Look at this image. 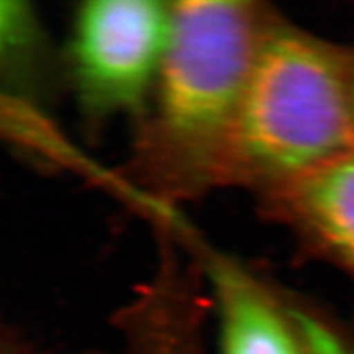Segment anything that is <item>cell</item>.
Wrapping results in <instances>:
<instances>
[{
  "instance_id": "9",
  "label": "cell",
  "mask_w": 354,
  "mask_h": 354,
  "mask_svg": "<svg viewBox=\"0 0 354 354\" xmlns=\"http://www.w3.org/2000/svg\"><path fill=\"white\" fill-rule=\"evenodd\" d=\"M351 95H353V107H354V51H351Z\"/></svg>"
},
{
  "instance_id": "1",
  "label": "cell",
  "mask_w": 354,
  "mask_h": 354,
  "mask_svg": "<svg viewBox=\"0 0 354 354\" xmlns=\"http://www.w3.org/2000/svg\"><path fill=\"white\" fill-rule=\"evenodd\" d=\"M271 10L254 2H172L171 32L131 172L158 210L220 187L243 88Z\"/></svg>"
},
{
  "instance_id": "5",
  "label": "cell",
  "mask_w": 354,
  "mask_h": 354,
  "mask_svg": "<svg viewBox=\"0 0 354 354\" xmlns=\"http://www.w3.org/2000/svg\"><path fill=\"white\" fill-rule=\"evenodd\" d=\"M218 315L220 354H307L284 307L258 279L220 254L205 264Z\"/></svg>"
},
{
  "instance_id": "6",
  "label": "cell",
  "mask_w": 354,
  "mask_h": 354,
  "mask_svg": "<svg viewBox=\"0 0 354 354\" xmlns=\"http://www.w3.org/2000/svg\"><path fill=\"white\" fill-rule=\"evenodd\" d=\"M64 91L59 51L55 50L32 3L0 0V97L44 110Z\"/></svg>"
},
{
  "instance_id": "2",
  "label": "cell",
  "mask_w": 354,
  "mask_h": 354,
  "mask_svg": "<svg viewBox=\"0 0 354 354\" xmlns=\"http://www.w3.org/2000/svg\"><path fill=\"white\" fill-rule=\"evenodd\" d=\"M353 153L351 51L272 12L243 88L220 187L263 196Z\"/></svg>"
},
{
  "instance_id": "4",
  "label": "cell",
  "mask_w": 354,
  "mask_h": 354,
  "mask_svg": "<svg viewBox=\"0 0 354 354\" xmlns=\"http://www.w3.org/2000/svg\"><path fill=\"white\" fill-rule=\"evenodd\" d=\"M261 197L274 220L354 284V153Z\"/></svg>"
},
{
  "instance_id": "7",
  "label": "cell",
  "mask_w": 354,
  "mask_h": 354,
  "mask_svg": "<svg viewBox=\"0 0 354 354\" xmlns=\"http://www.w3.org/2000/svg\"><path fill=\"white\" fill-rule=\"evenodd\" d=\"M289 313L307 354H354L325 318L300 307H289Z\"/></svg>"
},
{
  "instance_id": "3",
  "label": "cell",
  "mask_w": 354,
  "mask_h": 354,
  "mask_svg": "<svg viewBox=\"0 0 354 354\" xmlns=\"http://www.w3.org/2000/svg\"><path fill=\"white\" fill-rule=\"evenodd\" d=\"M172 2L88 0L76 7L61 56L64 91L87 131L115 118L138 125L171 32Z\"/></svg>"
},
{
  "instance_id": "10",
  "label": "cell",
  "mask_w": 354,
  "mask_h": 354,
  "mask_svg": "<svg viewBox=\"0 0 354 354\" xmlns=\"http://www.w3.org/2000/svg\"><path fill=\"white\" fill-rule=\"evenodd\" d=\"M176 354H180V353H176Z\"/></svg>"
},
{
  "instance_id": "8",
  "label": "cell",
  "mask_w": 354,
  "mask_h": 354,
  "mask_svg": "<svg viewBox=\"0 0 354 354\" xmlns=\"http://www.w3.org/2000/svg\"><path fill=\"white\" fill-rule=\"evenodd\" d=\"M0 354H64L55 349L44 348L33 342L24 331L0 320Z\"/></svg>"
}]
</instances>
